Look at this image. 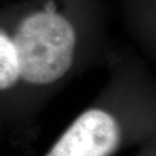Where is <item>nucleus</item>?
I'll return each mask as SVG.
<instances>
[{
	"label": "nucleus",
	"mask_w": 156,
	"mask_h": 156,
	"mask_svg": "<svg viewBox=\"0 0 156 156\" xmlns=\"http://www.w3.org/2000/svg\"><path fill=\"white\" fill-rule=\"evenodd\" d=\"M115 104L116 82L112 78L100 103L84 110L45 156H111L122 139Z\"/></svg>",
	"instance_id": "obj_1"
}]
</instances>
